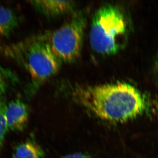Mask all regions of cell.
Instances as JSON below:
<instances>
[{
    "mask_svg": "<svg viewBox=\"0 0 158 158\" xmlns=\"http://www.w3.org/2000/svg\"><path fill=\"white\" fill-rule=\"evenodd\" d=\"M73 95L76 101L99 118L113 122L135 118L146 108L140 92L126 83L77 86Z\"/></svg>",
    "mask_w": 158,
    "mask_h": 158,
    "instance_id": "obj_1",
    "label": "cell"
},
{
    "mask_svg": "<svg viewBox=\"0 0 158 158\" xmlns=\"http://www.w3.org/2000/svg\"><path fill=\"white\" fill-rule=\"evenodd\" d=\"M125 30L124 17L118 8L111 5L101 7L92 19L90 32L91 48L102 55L116 53L120 46L119 38Z\"/></svg>",
    "mask_w": 158,
    "mask_h": 158,
    "instance_id": "obj_2",
    "label": "cell"
},
{
    "mask_svg": "<svg viewBox=\"0 0 158 158\" xmlns=\"http://www.w3.org/2000/svg\"><path fill=\"white\" fill-rule=\"evenodd\" d=\"M15 49L14 56L34 82L45 81L59 70L61 61L53 52L45 35L25 40Z\"/></svg>",
    "mask_w": 158,
    "mask_h": 158,
    "instance_id": "obj_3",
    "label": "cell"
},
{
    "mask_svg": "<svg viewBox=\"0 0 158 158\" xmlns=\"http://www.w3.org/2000/svg\"><path fill=\"white\" fill-rule=\"evenodd\" d=\"M86 23L84 15H77L59 29L45 35L53 52L60 61L72 62L79 56Z\"/></svg>",
    "mask_w": 158,
    "mask_h": 158,
    "instance_id": "obj_4",
    "label": "cell"
},
{
    "mask_svg": "<svg viewBox=\"0 0 158 158\" xmlns=\"http://www.w3.org/2000/svg\"><path fill=\"white\" fill-rule=\"evenodd\" d=\"M6 116L9 129L23 131L28 122V108L21 101L15 100L7 105Z\"/></svg>",
    "mask_w": 158,
    "mask_h": 158,
    "instance_id": "obj_5",
    "label": "cell"
},
{
    "mask_svg": "<svg viewBox=\"0 0 158 158\" xmlns=\"http://www.w3.org/2000/svg\"><path fill=\"white\" fill-rule=\"evenodd\" d=\"M33 6L43 13L49 15H57L67 13L72 10L74 3L71 1H31Z\"/></svg>",
    "mask_w": 158,
    "mask_h": 158,
    "instance_id": "obj_6",
    "label": "cell"
},
{
    "mask_svg": "<svg viewBox=\"0 0 158 158\" xmlns=\"http://www.w3.org/2000/svg\"><path fill=\"white\" fill-rule=\"evenodd\" d=\"M19 20L13 10L0 6V37L9 36L17 28Z\"/></svg>",
    "mask_w": 158,
    "mask_h": 158,
    "instance_id": "obj_7",
    "label": "cell"
},
{
    "mask_svg": "<svg viewBox=\"0 0 158 158\" xmlns=\"http://www.w3.org/2000/svg\"><path fill=\"white\" fill-rule=\"evenodd\" d=\"M45 153L36 142L28 141L19 144L15 149L13 158H43Z\"/></svg>",
    "mask_w": 158,
    "mask_h": 158,
    "instance_id": "obj_8",
    "label": "cell"
},
{
    "mask_svg": "<svg viewBox=\"0 0 158 158\" xmlns=\"http://www.w3.org/2000/svg\"><path fill=\"white\" fill-rule=\"evenodd\" d=\"M6 107L7 105L4 101L0 100V147L2 145L4 138L9 130L6 119Z\"/></svg>",
    "mask_w": 158,
    "mask_h": 158,
    "instance_id": "obj_9",
    "label": "cell"
},
{
    "mask_svg": "<svg viewBox=\"0 0 158 158\" xmlns=\"http://www.w3.org/2000/svg\"><path fill=\"white\" fill-rule=\"evenodd\" d=\"M14 78V76L10 71L0 66V96L6 93L9 83Z\"/></svg>",
    "mask_w": 158,
    "mask_h": 158,
    "instance_id": "obj_10",
    "label": "cell"
},
{
    "mask_svg": "<svg viewBox=\"0 0 158 158\" xmlns=\"http://www.w3.org/2000/svg\"><path fill=\"white\" fill-rule=\"evenodd\" d=\"M62 158H92V157L88 154L77 152L64 156Z\"/></svg>",
    "mask_w": 158,
    "mask_h": 158,
    "instance_id": "obj_11",
    "label": "cell"
},
{
    "mask_svg": "<svg viewBox=\"0 0 158 158\" xmlns=\"http://www.w3.org/2000/svg\"><path fill=\"white\" fill-rule=\"evenodd\" d=\"M157 66L158 67V62H157Z\"/></svg>",
    "mask_w": 158,
    "mask_h": 158,
    "instance_id": "obj_12",
    "label": "cell"
}]
</instances>
